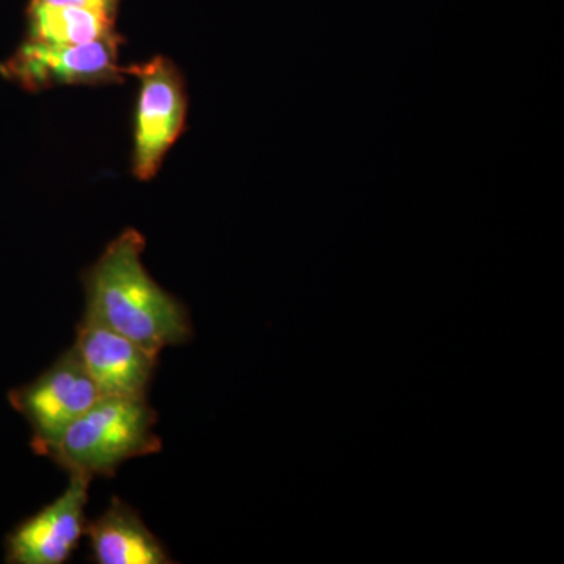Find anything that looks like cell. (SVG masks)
<instances>
[{
    "mask_svg": "<svg viewBox=\"0 0 564 564\" xmlns=\"http://www.w3.org/2000/svg\"><path fill=\"white\" fill-rule=\"evenodd\" d=\"M118 33L84 44H47L29 40L3 65V73L28 90L57 85L115 84L124 79Z\"/></svg>",
    "mask_w": 564,
    "mask_h": 564,
    "instance_id": "cell-5",
    "label": "cell"
},
{
    "mask_svg": "<svg viewBox=\"0 0 564 564\" xmlns=\"http://www.w3.org/2000/svg\"><path fill=\"white\" fill-rule=\"evenodd\" d=\"M41 2L52 3V6H70L82 7V9H90L102 11V13L115 17L118 0H41Z\"/></svg>",
    "mask_w": 564,
    "mask_h": 564,
    "instance_id": "cell-10",
    "label": "cell"
},
{
    "mask_svg": "<svg viewBox=\"0 0 564 564\" xmlns=\"http://www.w3.org/2000/svg\"><path fill=\"white\" fill-rule=\"evenodd\" d=\"M69 485L39 513L22 521L6 540L10 564H63L68 562L87 529V503L93 477L73 473Z\"/></svg>",
    "mask_w": 564,
    "mask_h": 564,
    "instance_id": "cell-6",
    "label": "cell"
},
{
    "mask_svg": "<svg viewBox=\"0 0 564 564\" xmlns=\"http://www.w3.org/2000/svg\"><path fill=\"white\" fill-rule=\"evenodd\" d=\"M155 423L148 399L99 397L69 426L51 459L68 474L113 477L129 459L162 451Z\"/></svg>",
    "mask_w": 564,
    "mask_h": 564,
    "instance_id": "cell-2",
    "label": "cell"
},
{
    "mask_svg": "<svg viewBox=\"0 0 564 564\" xmlns=\"http://www.w3.org/2000/svg\"><path fill=\"white\" fill-rule=\"evenodd\" d=\"M32 41L47 44H84L115 35V17L82 7L52 6L32 0L29 7Z\"/></svg>",
    "mask_w": 564,
    "mask_h": 564,
    "instance_id": "cell-9",
    "label": "cell"
},
{
    "mask_svg": "<svg viewBox=\"0 0 564 564\" xmlns=\"http://www.w3.org/2000/svg\"><path fill=\"white\" fill-rule=\"evenodd\" d=\"M85 536L90 540L93 560L98 564L176 563L139 511L120 497H111L107 510L87 522Z\"/></svg>",
    "mask_w": 564,
    "mask_h": 564,
    "instance_id": "cell-8",
    "label": "cell"
},
{
    "mask_svg": "<svg viewBox=\"0 0 564 564\" xmlns=\"http://www.w3.org/2000/svg\"><path fill=\"white\" fill-rule=\"evenodd\" d=\"M124 74L140 82L132 172L137 180L150 181L184 131L187 93L180 70L161 55L124 68Z\"/></svg>",
    "mask_w": 564,
    "mask_h": 564,
    "instance_id": "cell-4",
    "label": "cell"
},
{
    "mask_svg": "<svg viewBox=\"0 0 564 564\" xmlns=\"http://www.w3.org/2000/svg\"><path fill=\"white\" fill-rule=\"evenodd\" d=\"M99 397L101 393L70 347L39 378L13 389L9 400L31 426L35 454L52 458L69 426Z\"/></svg>",
    "mask_w": 564,
    "mask_h": 564,
    "instance_id": "cell-3",
    "label": "cell"
},
{
    "mask_svg": "<svg viewBox=\"0 0 564 564\" xmlns=\"http://www.w3.org/2000/svg\"><path fill=\"white\" fill-rule=\"evenodd\" d=\"M143 234L129 228L85 270V314L155 355L187 344L193 325L187 307L148 273Z\"/></svg>",
    "mask_w": 564,
    "mask_h": 564,
    "instance_id": "cell-1",
    "label": "cell"
},
{
    "mask_svg": "<svg viewBox=\"0 0 564 564\" xmlns=\"http://www.w3.org/2000/svg\"><path fill=\"white\" fill-rule=\"evenodd\" d=\"M73 350L101 397L148 399L159 355L129 337L82 318Z\"/></svg>",
    "mask_w": 564,
    "mask_h": 564,
    "instance_id": "cell-7",
    "label": "cell"
}]
</instances>
